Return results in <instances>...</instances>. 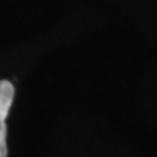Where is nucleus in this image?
I'll return each mask as SVG.
<instances>
[{
	"mask_svg": "<svg viewBox=\"0 0 157 157\" xmlns=\"http://www.w3.org/2000/svg\"><path fill=\"white\" fill-rule=\"evenodd\" d=\"M13 98H15V87L10 80H0V157L8 155L6 147V116L10 112Z\"/></svg>",
	"mask_w": 157,
	"mask_h": 157,
	"instance_id": "1",
	"label": "nucleus"
}]
</instances>
